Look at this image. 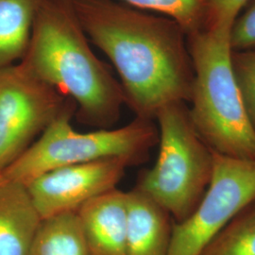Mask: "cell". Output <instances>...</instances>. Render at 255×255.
<instances>
[{
	"label": "cell",
	"instance_id": "cell-1",
	"mask_svg": "<svg viewBox=\"0 0 255 255\" xmlns=\"http://www.w3.org/2000/svg\"><path fill=\"white\" fill-rule=\"evenodd\" d=\"M89 40L109 58L125 104L152 119L164 106L190 102L194 69L187 34L172 19L119 0H73Z\"/></svg>",
	"mask_w": 255,
	"mask_h": 255
},
{
	"label": "cell",
	"instance_id": "cell-2",
	"mask_svg": "<svg viewBox=\"0 0 255 255\" xmlns=\"http://www.w3.org/2000/svg\"><path fill=\"white\" fill-rule=\"evenodd\" d=\"M20 63L75 102L80 123L105 129L119 121L123 89L93 51L73 0H42Z\"/></svg>",
	"mask_w": 255,
	"mask_h": 255
},
{
	"label": "cell",
	"instance_id": "cell-3",
	"mask_svg": "<svg viewBox=\"0 0 255 255\" xmlns=\"http://www.w3.org/2000/svg\"><path fill=\"white\" fill-rule=\"evenodd\" d=\"M231 29L207 27L187 35L194 69L192 122L217 153L255 160V129L232 66Z\"/></svg>",
	"mask_w": 255,
	"mask_h": 255
},
{
	"label": "cell",
	"instance_id": "cell-4",
	"mask_svg": "<svg viewBox=\"0 0 255 255\" xmlns=\"http://www.w3.org/2000/svg\"><path fill=\"white\" fill-rule=\"evenodd\" d=\"M159 154L154 165L141 174L136 188L181 222L201 202L215 167V152L192 122L185 102L164 106L155 118Z\"/></svg>",
	"mask_w": 255,
	"mask_h": 255
},
{
	"label": "cell",
	"instance_id": "cell-5",
	"mask_svg": "<svg viewBox=\"0 0 255 255\" xmlns=\"http://www.w3.org/2000/svg\"><path fill=\"white\" fill-rule=\"evenodd\" d=\"M75 112L54 121L42 135L2 173L27 184L55 168L109 158H125L132 165L145 163L158 145L159 129L152 119L136 118L119 128L80 132L71 120Z\"/></svg>",
	"mask_w": 255,
	"mask_h": 255
},
{
	"label": "cell",
	"instance_id": "cell-6",
	"mask_svg": "<svg viewBox=\"0 0 255 255\" xmlns=\"http://www.w3.org/2000/svg\"><path fill=\"white\" fill-rule=\"evenodd\" d=\"M76 104L21 64L0 69V174Z\"/></svg>",
	"mask_w": 255,
	"mask_h": 255
},
{
	"label": "cell",
	"instance_id": "cell-7",
	"mask_svg": "<svg viewBox=\"0 0 255 255\" xmlns=\"http://www.w3.org/2000/svg\"><path fill=\"white\" fill-rule=\"evenodd\" d=\"M215 152V167L202 200L181 222H174L167 255H200L231 219L255 201V160Z\"/></svg>",
	"mask_w": 255,
	"mask_h": 255
},
{
	"label": "cell",
	"instance_id": "cell-8",
	"mask_svg": "<svg viewBox=\"0 0 255 255\" xmlns=\"http://www.w3.org/2000/svg\"><path fill=\"white\" fill-rule=\"evenodd\" d=\"M132 164L125 158H109L55 168L28 182L27 190L41 219L78 213L82 206L118 188Z\"/></svg>",
	"mask_w": 255,
	"mask_h": 255
},
{
	"label": "cell",
	"instance_id": "cell-9",
	"mask_svg": "<svg viewBox=\"0 0 255 255\" xmlns=\"http://www.w3.org/2000/svg\"><path fill=\"white\" fill-rule=\"evenodd\" d=\"M89 255H127L126 192L114 189L78 211Z\"/></svg>",
	"mask_w": 255,
	"mask_h": 255
},
{
	"label": "cell",
	"instance_id": "cell-10",
	"mask_svg": "<svg viewBox=\"0 0 255 255\" xmlns=\"http://www.w3.org/2000/svg\"><path fill=\"white\" fill-rule=\"evenodd\" d=\"M127 255H167L174 220L146 194L126 192Z\"/></svg>",
	"mask_w": 255,
	"mask_h": 255
},
{
	"label": "cell",
	"instance_id": "cell-11",
	"mask_svg": "<svg viewBox=\"0 0 255 255\" xmlns=\"http://www.w3.org/2000/svg\"><path fill=\"white\" fill-rule=\"evenodd\" d=\"M41 221L27 185L0 174V255H26Z\"/></svg>",
	"mask_w": 255,
	"mask_h": 255
},
{
	"label": "cell",
	"instance_id": "cell-12",
	"mask_svg": "<svg viewBox=\"0 0 255 255\" xmlns=\"http://www.w3.org/2000/svg\"><path fill=\"white\" fill-rule=\"evenodd\" d=\"M42 0H0V69L22 60Z\"/></svg>",
	"mask_w": 255,
	"mask_h": 255
},
{
	"label": "cell",
	"instance_id": "cell-13",
	"mask_svg": "<svg viewBox=\"0 0 255 255\" xmlns=\"http://www.w3.org/2000/svg\"><path fill=\"white\" fill-rule=\"evenodd\" d=\"M26 255H89L78 213L42 219Z\"/></svg>",
	"mask_w": 255,
	"mask_h": 255
},
{
	"label": "cell",
	"instance_id": "cell-14",
	"mask_svg": "<svg viewBox=\"0 0 255 255\" xmlns=\"http://www.w3.org/2000/svg\"><path fill=\"white\" fill-rule=\"evenodd\" d=\"M200 255H255V201L231 219Z\"/></svg>",
	"mask_w": 255,
	"mask_h": 255
},
{
	"label": "cell",
	"instance_id": "cell-15",
	"mask_svg": "<svg viewBox=\"0 0 255 255\" xmlns=\"http://www.w3.org/2000/svg\"><path fill=\"white\" fill-rule=\"evenodd\" d=\"M177 22L187 35L208 27L209 0H119Z\"/></svg>",
	"mask_w": 255,
	"mask_h": 255
},
{
	"label": "cell",
	"instance_id": "cell-16",
	"mask_svg": "<svg viewBox=\"0 0 255 255\" xmlns=\"http://www.w3.org/2000/svg\"><path fill=\"white\" fill-rule=\"evenodd\" d=\"M232 66L248 118L255 129V50L232 51Z\"/></svg>",
	"mask_w": 255,
	"mask_h": 255
},
{
	"label": "cell",
	"instance_id": "cell-17",
	"mask_svg": "<svg viewBox=\"0 0 255 255\" xmlns=\"http://www.w3.org/2000/svg\"><path fill=\"white\" fill-rule=\"evenodd\" d=\"M233 51L255 50V1L242 15H238L230 32Z\"/></svg>",
	"mask_w": 255,
	"mask_h": 255
},
{
	"label": "cell",
	"instance_id": "cell-18",
	"mask_svg": "<svg viewBox=\"0 0 255 255\" xmlns=\"http://www.w3.org/2000/svg\"><path fill=\"white\" fill-rule=\"evenodd\" d=\"M250 0H209L207 27L231 29L241 9Z\"/></svg>",
	"mask_w": 255,
	"mask_h": 255
}]
</instances>
